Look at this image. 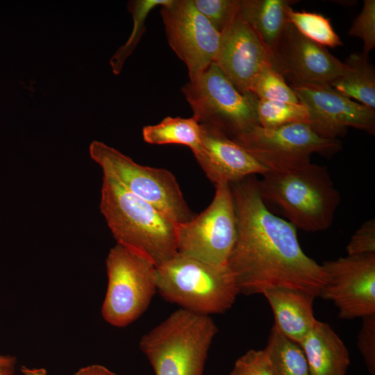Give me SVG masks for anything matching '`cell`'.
I'll use <instances>...</instances> for the list:
<instances>
[{
	"label": "cell",
	"mask_w": 375,
	"mask_h": 375,
	"mask_svg": "<svg viewBox=\"0 0 375 375\" xmlns=\"http://www.w3.org/2000/svg\"><path fill=\"white\" fill-rule=\"evenodd\" d=\"M142 137L144 142L151 144L185 145L192 153L201 147L200 124L193 117H167L157 124L144 126Z\"/></svg>",
	"instance_id": "44dd1931"
},
{
	"label": "cell",
	"mask_w": 375,
	"mask_h": 375,
	"mask_svg": "<svg viewBox=\"0 0 375 375\" xmlns=\"http://www.w3.org/2000/svg\"><path fill=\"white\" fill-rule=\"evenodd\" d=\"M272 67L299 85H330L345 65L325 47L310 40L288 23L272 54Z\"/></svg>",
	"instance_id": "4fadbf2b"
},
{
	"label": "cell",
	"mask_w": 375,
	"mask_h": 375,
	"mask_svg": "<svg viewBox=\"0 0 375 375\" xmlns=\"http://www.w3.org/2000/svg\"><path fill=\"white\" fill-rule=\"evenodd\" d=\"M286 13L289 22L310 40L324 47L335 48L342 45V42L332 27L329 19L322 15L296 11L290 6L288 8Z\"/></svg>",
	"instance_id": "603a6c76"
},
{
	"label": "cell",
	"mask_w": 375,
	"mask_h": 375,
	"mask_svg": "<svg viewBox=\"0 0 375 375\" xmlns=\"http://www.w3.org/2000/svg\"><path fill=\"white\" fill-rule=\"evenodd\" d=\"M13 371L0 369V375H12Z\"/></svg>",
	"instance_id": "e575fe53"
},
{
	"label": "cell",
	"mask_w": 375,
	"mask_h": 375,
	"mask_svg": "<svg viewBox=\"0 0 375 375\" xmlns=\"http://www.w3.org/2000/svg\"><path fill=\"white\" fill-rule=\"evenodd\" d=\"M347 256L375 253V219L365 221L353 233L346 247Z\"/></svg>",
	"instance_id": "4dcf8cb0"
},
{
	"label": "cell",
	"mask_w": 375,
	"mask_h": 375,
	"mask_svg": "<svg viewBox=\"0 0 375 375\" xmlns=\"http://www.w3.org/2000/svg\"><path fill=\"white\" fill-rule=\"evenodd\" d=\"M89 153L103 172L110 174L126 189L153 206L176 225L194 217L171 172L138 164L99 141L91 142Z\"/></svg>",
	"instance_id": "ba28073f"
},
{
	"label": "cell",
	"mask_w": 375,
	"mask_h": 375,
	"mask_svg": "<svg viewBox=\"0 0 375 375\" xmlns=\"http://www.w3.org/2000/svg\"><path fill=\"white\" fill-rule=\"evenodd\" d=\"M295 1L240 0V14L272 54L289 23L287 9Z\"/></svg>",
	"instance_id": "d6986e66"
},
{
	"label": "cell",
	"mask_w": 375,
	"mask_h": 375,
	"mask_svg": "<svg viewBox=\"0 0 375 375\" xmlns=\"http://www.w3.org/2000/svg\"><path fill=\"white\" fill-rule=\"evenodd\" d=\"M308 109V124L319 136L338 139L349 127L375 133V110L352 101L330 85L292 87Z\"/></svg>",
	"instance_id": "5bb4252c"
},
{
	"label": "cell",
	"mask_w": 375,
	"mask_h": 375,
	"mask_svg": "<svg viewBox=\"0 0 375 375\" xmlns=\"http://www.w3.org/2000/svg\"><path fill=\"white\" fill-rule=\"evenodd\" d=\"M217 331L210 316L180 308L145 333L140 348L155 375H203Z\"/></svg>",
	"instance_id": "277c9868"
},
{
	"label": "cell",
	"mask_w": 375,
	"mask_h": 375,
	"mask_svg": "<svg viewBox=\"0 0 375 375\" xmlns=\"http://www.w3.org/2000/svg\"><path fill=\"white\" fill-rule=\"evenodd\" d=\"M15 359L9 356L0 355V369L13 371Z\"/></svg>",
	"instance_id": "d6a6232c"
},
{
	"label": "cell",
	"mask_w": 375,
	"mask_h": 375,
	"mask_svg": "<svg viewBox=\"0 0 375 375\" xmlns=\"http://www.w3.org/2000/svg\"><path fill=\"white\" fill-rule=\"evenodd\" d=\"M264 351L273 375H310L303 352L299 344L271 329Z\"/></svg>",
	"instance_id": "7402d4cb"
},
{
	"label": "cell",
	"mask_w": 375,
	"mask_h": 375,
	"mask_svg": "<svg viewBox=\"0 0 375 375\" xmlns=\"http://www.w3.org/2000/svg\"><path fill=\"white\" fill-rule=\"evenodd\" d=\"M322 265L328 283L319 297L333 303L339 318L375 314V253L347 255Z\"/></svg>",
	"instance_id": "7c38bea8"
},
{
	"label": "cell",
	"mask_w": 375,
	"mask_h": 375,
	"mask_svg": "<svg viewBox=\"0 0 375 375\" xmlns=\"http://www.w3.org/2000/svg\"><path fill=\"white\" fill-rule=\"evenodd\" d=\"M197 10L221 33L239 13L240 0H193Z\"/></svg>",
	"instance_id": "4316f807"
},
{
	"label": "cell",
	"mask_w": 375,
	"mask_h": 375,
	"mask_svg": "<svg viewBox=\"0 0 375 375\" xmlns=\"http://www.w3.org/2000/svg\"><path fill=\"white\" fill-rule=\"evenodd\" d=\"M23 375H47V371L43 368L28 369L25 367H22Z\"/></svg>",
	"instance_id": "836d02e7"
},
{
	"label": "cell",
	"mask_w": 375,
	"mask_h": 375,
	"mask_svg": "<svg viewBox=\"0 0 375 375\" xmlns=\"http://www.w3.org/2000/svg\"><path fill=\"white\" fill-rule=\"evenodd\" d=\"M343 72L330 86L343 96L356 99L369 108H375V70L368 54L353 53L344 62Z\"/></svg>",
	"instance_id": "ffe728a7"
},
{
	"label": "cell",
	"mask_w": 375,
	"mask_h": 375,
	"mask_svg": "<svg viewBox=\"0 0 375 375\" xmlns=\"http://www.w3.org/2000/svg\"><path fill=\"white\" fill-rule=\"evenodd\" d=\"M257 185L265 203L276 206L289 222L306 232L328 228L341 200L327 167L311 162L268 171Z\"/></svg>",
	"instance_id": "3957f363"
},
{
	"label": "cell",
	"mask_w": 375,
	"mask_h": 375,
	"mask_svg": "<svg viewBox=\"0 0 375 375\" xmlns=\"http://www.w3.org/2000/svg\"><path fill=\"white\" fill-rule=\"evenodd\" d=\"M262 294L272 308L274 326L285 338L299 344L317 322L313 312L316 297L285 288L270 289Z\"/></svg>",
	"instance_id": "e0dca14e"
},
{
	"label": "cell",
	"mask_w": 375,
	"mask_h": 375,
	"mask_svg": "<svg viewBox=\"0 0 375 375\" xmlns=\"http://www.w3.org/2000/svg\"><path fill=\"white\" fill-rule=\"evenodd\" d=\"M237 235L230 184L215 185L212 202L190 221L177 225L178 253L214 265H227Z\"/></svg>",
	"instance_id": "30bf717a"
},
{
	"label": "cell",
	"mask_w": 375,
	"mask_h": 375,
	"mask_svg": "<svg viewBox=\"0 0 375 375\" xmlns=\"http://www.w3.org/2000/svg\"><path fill=\"white\" fill-rule=\"evenodd\" d=\"M357 339L358 349L372 375H375V314L362 318Z\"/></svg>",
	"instance_id": "f546056e"
},
{
	"label": "cell",
	"mask_w": 375,
	"mask_h": 375,
	"mask_svg": "<svg viewBox=\"0 0 375 375\" xmlns=\"http://www.w3.org/2000/svg\"><path fill=\"white\" fill-rule=\"evenodd\" d=\"M232 140L269 171L294 168L310 162L312 153L329 156L338 152V139L324 138L306 123L276 128L255 126Z\"/></svg>",
	"instance_id": "9c48e42d"
},
{
	"label": "cell",
	"mask_w": 375,
	"mask_h": 375,
	"mask_svg": "<svg viewBox=\"0 0 375 375\" xmlns=\"http://www.w3.org/2000/svg\"><path fill=\"white\" fill-rule=\"evenodd\" d=\"M170 0H134L128 3V10L132 15L133 26L126 42L120 47L110 59L112 72L118 75L126 58L131 55L145 31V21L149 12L156 7L167 4Z\"/></svg>",
	"instance_id": "cb8c5ba5"
},
{
	"label": "cell",
	"mask_w": 375,
	"mask_h": 375,
	"mask_svg": "<svg viewBox=\"0 0 375 375\" xmlns=\"http://www.w3.org/2000/svg\"><path fill=\"white\" fill-rule=\"evenodd\" d=\"M168 43L184 62L189 78L215 62L221 33L195 8L193 0H170L160 7Z\"/></svg>",
	"instance_id": "8fae6325"
},
{
	"label": "cell",
	"mask_w": 375,
	"mask_h": 375,
	"mask_svg": "<svg viewBox=\"0 0 375 375\" xmlns=\"http://www.w3.org/2000/svg\"><path fill=\"white\" fill-rule=\"evenodd\" d=\"M199 124L201 147L193 154L212 183L232 184L269 171L220 130L208 124Z\"/></svg>",
	"instance_id": "2e32d148"
},
{
	"label": "cell",
	"mask_w": 375,
	"mask_h": 375,
	"mask_svg": "<svg viewBox=\"0 0 375 375\" xmlns=\"http://www.w3.org/2000/svg\"><path fill=\"white\" fill-rule=\"evenodd\" d=\"M100 209L117 244L156 267L178 253L177 225L104 172Z\"/></svg>",
	"instance_id": "7a4b0ae2"
},
{
	"label": "cell",
	"mask_w": 375,
	"mask_h": 375,
	"mask_svg": "<svg viewBox=\"0 0 375 375\" xmlns=\"http://www.w3.org/2000/svg\"><path fill=\"white\" fill-rule=\"evenodd\" d=\"M189 78L181 90L199 124L214 126L231 139L259 125L258 99L240 93L215 62Z\"/></svg>",
	"instance_id": "8992f818"
},
{
	"label": "cell",
	"mask_w": 375,
	"mask_h": 375,
	"mask_svg": "<svg viewBox=\"0 0 375 375\" xmlns=\"http://www.w3.org/2000/svg\"><path fill=\"white\" fill-rule=\"evenodd\" d=\"M271 62V53L239 12L221 33L214 62L240 93L249 94L256 76Z\"/></svg>",
	"instance_id": "9a60e30c"
},
{
	"label": "cell",
	"mask_w": 375,
	"mask_h": 375,
	"mask_svg": "<svg viewBox=\"0 0 375 375\" xmlns=\"http://www.w3.org/2000/svg\"><path fill=\"white\" fill-rule=\"evenodd\" d=\"M258 124L264 128H276L292 123L308 122L307 108L301 103H288L258 99Z\"/></svg>",
	"instance_id": "d4e9b609"
},
{
	"label": "cell",
	"mask_w": 375,
	"mask_h": 375,
	"mask_svg": "<svg viewBox=\"0 0 375 375\" xmlns=\"http://www.w3.org/2000/svg\"><path fill=\"white\" fill-rule=\"evenodd\" d=\"M157 292L182 309L209 316L228 310L240 294L228 265L179 253L157 267Z\"/></svg>",
	"instance_id": "5b68a950"
},
{
	"label": "cell",
	"mask_w": 375,
	"mask_h": 375,
	"mask_svg": "<svg viewBox=\"0 0 375 375\" xmlns=\"http://www.w3.org/2000/svg\"><path fill=\"white\" fill-rule=\"evenodd\" d=\"M108 285L101 308L103 318L115 327L138 319L157 292V267L117 244L106 260Z\"/></svg>",
	"instance_id": "52a82bcc"
},
{
	"label": "cell",
	"mask_w": 375,
	"mask_h": 375,
	"mask_svg": "<svg viewBox=\"0 0 375 375\" xmlns=\"http://www.w3.org/2000/svg\"><path fill=\"white\" fill-rule=\"evenodd\" d=\"M257 179L251 176L230 184L237 235L227 265L240 293L285 288L319 297L328 283L326 273L302 250L297 228L267 208Z\"/></svg>",
	"instance_id": "6da1fadb"
},
{
	"label": "cell",
	"mask_w": 375,
	"mask_h": 375,
	"mask_svg": "<svg viewBox=\"0 0 375 375\" xmlns=\"http://www.w3.org/2000/svg\"><path fill=\"white\" fill-rule=\"evenodd\" d=\"M74 375H117L106 367L99 365H92L84 367Z\"/></svg>",
	"instance_id": "1f68e13d"
},
{
	"label": "cell",
	"mask_w": 375,
	"mask_h": 375,
	"mask_svg": "<svg viewBox=\"0 0 375 375\" xmlns=\"http://www.w3.org/2000/svg\"><path fill=\"white\" fill-rule=\"evenodd\" d=\"M310 375H345L350 365L348 349L331 326L318 321L299 344Z\"/></svg>",
	"instance_id": "ac0fdd59"
},
{
	"label": "cell",
	"mask_w": 375,
	"mask_h": 375,
	"mask_svg": "<svg viewBox=\"0 0 375 375\" xmlns=\"http://www.w3.org/2000/svg\"><path fill=\"white\" fill-rule=\"evenodd\" d=\"M349 35L363 42V53L368 54L375 47V1L365 0L360 14L354 19Z\"/></svg>",
	"instance_id": "83f0119b"
},
{
	"label": "cell",
	"mask_w": 375,
	"mask_h": 375,
	"mask_svg": "<svg viewBox=\"0 0 375 375\" xmlns=\"http://www.w3.org/2000/svg\"><path fill=\"white\" fill-rule=\"evenodd\" d=\"M250 93L260 100L300 103L293 89L272 65L264 67L256 76L250 87Z\"/></svg>",
	"instance_id": "484cf974"
},
{
	"label": "cell",
	"mask_w": 375,
	"mask_h": 375,
	"mask_svg": "<svg viewBox=\"0 0 375 375\" xmlns=\"http://www.w3.org/2000/svg\"><path fill=\"white\" fill-rule=\"evenodd\" d=\"M230 375H273L264 349H250L234 363Z\"/></svg>",
	"instance_id": "f1b7e54d"
}]
</instances>
